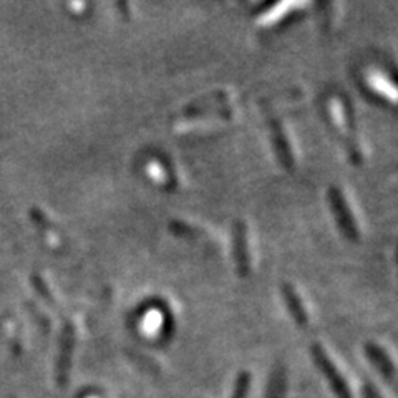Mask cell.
<instances>
[{"instance_id": "obj_3", "label": "cell", "mask_w": 398, "mask_h": 398, "mask_svg": "<svg viewBox=\"0 0 398 398\" xmlns=\"http://www.w3.org/2000/svg\"><path fill=\"white\" fill-rule=\"evenodd\" d=\"M368 354H370V357H372L373 362L377 363V367L380 368V372L383 373V375L392 377L393 365L390 360L387 359V355H383L382 350H378L377 347H368Z\"/></svg>"}, {"instance_id": "obj_4", "label": "cell", "mask_w": 398, "mask_h": 398, "mask_svg": "<svg viewBox=\"0 0 398 398\" xmlns=\"http://www.w3.org/2000/svg\"><path fill=\"white\" fill-rule=\"evenodd\" d=\"M249 382H251L249 373H241V375L237 377L236 387H234L232 398H246L247 390H249Z\"/></svg>"}, {"instance_id": "obj_2", "label": "cell", "mask_w": 398, "mask_h": 398, "mask_svg": "<svg viewBox=\"0 0 398 398\" xmlns=\"http://www.w3.org/2000/svg\"><path fill=\"white\" fill-rule=\"evenodd\" d=\"M284 393H285V373L282 370H275L274 375L270 377L266 398H284Z\"/></svg>"}, {"instance_id": "obj_1", "label": "cell", "mask_w": 398, "mask_h": 398, "mask_svg": "<svg viewBox=\"0 0 398 398\" xmlns=\"http://www.w3.org/2000/svg\"><path fill=\"white\" fill-rule=\"evenodd\" d=\"M312 352H313V359H316L317 367L322 370V373H324L327 380H329L332 390H334L337 398H352V393H350L349 390L347 382L342 378L339 370L335 368V365L332 363L329 357L324 354V350L318 347V345H316Z\"/></svg>"}, {"instance_id": "obj_5", "label": "cell", "mask_w": 398, "mask_h": 398, "mask_svg": "<svg viewBox=\"0 0 398 398\" xmlns=\"http://www.w3.org/2000/svg\"><path fill=\"white\" fill-rule=\"evenodd\" d=\"M365 398H382V397H380V393L375 390V388L367 383V385H365Z\"/></svg>"}]
</instances>
